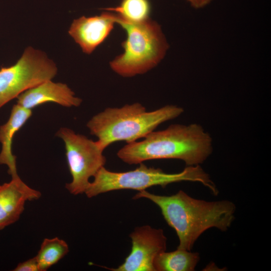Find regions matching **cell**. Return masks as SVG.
<instances>
[{
	"label": "cell",
	"instance_id": "1",
	"mask_svg": "<svg viewBox=\"0 0 271 271\" xmlns=\"http://www.w3.org/2000/svg\"><path fill=\"white\" fill-rule=\"evenodd\" d=\"M142 198L150 200L160 208L164 219L177 233L178 249L191 251L204 231L212 227L225 231L235 218L236 207L231 201L199 200L182 190L171 196H163L145 190L133 197L134 199Z\"/></svg>",
	"mask_w": 271,
	"mask_h": 271
},
{
	"label": "cell",
	"instance_id": "2",
	"mask_svg": "<svg viewBox=\"0 0 271 271\" xmlns=\"http://www.w3.org/2000/svg\"><path fill=\"white\" fill-rule=\"evenodd\" d=\"M212 151V139L201 125L175 124L164 130H154L143 140L127 143L117 152V156L128 165L174 159L190 166L203 163Z\"/></svg>",
	"mask_w": 271,
	"mask_h": 271
},
{
	"label": "cell",
	"instance_id": "3",
	"mask_svg": "<svg viewBox=\"0 0 271 271\" xmlns=\"http://www.w3.org/2000/svg\"><path fill=\"white\" fill-rule=\"evenodd\" d=\"M183 111L182 107L174 105L148 111L142 104L135 102L120 107H107L92 116L86 126L104 150L114 142L129 143L143 139L159 125L177 117Z\"/></svg>",
	"mask_w": 271,
	"mask_h": 271
},
{
	"label": "cell",
	"instance_id": "4",
	"mask_svg": "<svg viewBox=\"0 0 271 271\" xmlns=\"http://www.w3.org/2000/svg\"><path fill=\"white\" fill-rule=\"evenodd\" d=\"M111 13L115 23L120 25L126 34L121 43L123 52L110 62L111 69L120 76L130 77L156 67L169 48L160 25L151 18L138 23L126 21Z\"/></svg>",
	"mask_w": 271,
	"mask_h": 271
},
{
	"label": "cell",
	"instance_id": "5",
	"mask_svg": "<svg viewBox=\"0 0 271 271\" xmlns=\"http://www.w3.org/2000/svg\"><path fill=\"white\" fill-rule=\"evenodd\" d=\"M84 193L88 198L110 191L129 189L141 191L151 187L168 185L181 181L197 182L209 188L214 195L218 190L199 165L190 166L177 173H167L160 168L149 167L143 163L133 170L122 172L110 171L104 166L94 176Z\"/></svg>",
	"mask_w": 271,
	"mask_h": 271
},
{
	"label": "cell",
	"instance_id": "6",
	"mask_svg": "<svg viewBox=\"0 0 271 271\" xmlns=\"http://www.w3.org/2000/svg\"><path fill=\"white\" fill-rule=\"evenodd\" d=\"M55 63L43 52L27 47L13 65L0 69V108L27 90L57 74Z\"/></svg>",
	"mask_w": 271,
	"mask_h": 271
},
{
	"label": "cell",
	"instance_id": "7",
	"mask_svg": "<svg viewBox=\"0 0 271 271\" xmlns=\"http://www.w3.org/2000/svg\"><path fill=\"white\" fill-rule=\"evenodd\" d=\"M56 135L64 142L66 158L72 178L65 188L74 195L84 193L90 182V178L105 164L104 150L97 141L76 133L69 128L61 127Z\"/></svg>",
	"mask_w": 271,
	"mask_h": 271
},
{
	"label": "cell",
	"instance_id": "8",
	"mask_svg": "<svg viewBox=\"0 0 271 271\" xmlns=\"http://www.w3.org/2000/svg\"><path fill=\"white\" fill-rule=\"evenodd\" d=\"M131 251L123 263L117 267H103L112 271H156L157 256L166 250L167 238L161 228L149 225L136 228L130 234Z\"/></svg>",
	"mask_w": 271,
	"mask_h": 271
},
{
	"label": "cell",
	"instance_id": "9",
	"mask_svg": "<svg viewBox=\"0 0 271 271\" xmlns=\"http://www.w3.org/2000/svg\"><path fill=\"white\" fill-rule=\"evenodd\" d=\"M114 24L111 12L93 17L82 16L73 20L68 33L84 53L90 54L107 38Z\"/></svg>",
	"mask_w": 271,
	"mask_h": 271
},
{
	"label": "cell",
	"instance_id": "10",
	"mask_svg": "<svg viewBox=\"0 0 271 271\" xmlns=\"http://www.w3.org/2000/svg\"><path fill=\"white\" fill-rule=\"evenodd\" d=\"M41 196L39 191L25 184L19 176L0 185V230L15 223L20 218L28 201Z\"/></svg>",
	"mask_w": 271,
	"mask_h": 271
},
{
	"label": "cell",
	"instance_id": "11",
	"mask_svg": "<svg viewBox=\"0 0 271 271\" xmlns=\"http://www.w3.org/2000/svg\"><path fill=\"white\" fill-rule=\"evenodd\" d=\"M17 104L31 109L48 102H53L66 107L79 106L82 99L75 96L67 84L46 81L27 90L17 97Z\"/></svg>",
	"mask_w": 271,
	"mask_h": 271
},
{
	"label": "cell",
	"instance_id": "12",
	"mask_svg": "<svg viewBox=\"0 0 271 271\" xmlns=\"http://www.w3.org/2000/svg\"><path fill=\"white\" fill-rule=\"evenodd\" d=\"M31 109L25 108L16 104L11 110L7 122L0 126V165L8 167V173L12 178L18 177L16 167V157L12 153V141L15 133L23 127L32 116Z\"/></svg>",
	"mask_w": 271,
	"mask_h": 271
},
{
	"label": "cell",
	"instance_id": "13",
	"mask_svg": "<svg viewBox=\"0 0 271 271\" xmlns=\"http://www.w3.org/2000/svg\"><path fill=\"white\" fill-rule=\"evenodd\" d=\"M200 260L198 252L177 248L160 253L154 262L156 271H193Z\"/></svg>",
	"mask_w": 271,
	"mask_h": 271
},
{
	"label": "cell",
	"instance_id": "14",
	"mask_svg": "<svg viewBox=\"0 0 271 271\" xmlns=\"http://www.w3.org/2000/svg\"><path fill=\"white\" fill-rule=\"evenodd\" d=\"M69 251L67 242L58 237L45 238L36 256L39 271H46L56 264Z\"/></svg>",
	"mask_w": 271,
	"mask_h": 271
},
{
	"label": "cell",
	"instance_id": "15",
	"mask_svg": "<svg viewBox=\"0 0 271 271\" xmlns=\"http://www.w3.org/2000/svg\"><path fill=\"white\" fill-rule=\"evenodd\" d=\"M106 10L124 20L138 23L150 18L151 7L149 0H122L117 7Z\"/></svg>",
	"mask_w": 271,
	"mask_h": 271
},
{
	"label": "cell",
	"instance_id": "16",
	"mask_svg": "<svg viewBox=\"0 0 271 271\" xmlns=\"http://www.w3.org/2000/svg\"><path fill=\"white\" fill-rule=\"evenodd\" d=\"M13 270L39 271L38 263L36 256L19 263Z\"/></svg>",
	"mask_w": 271,
	"mask_h": 271
},
{
	"label": "cell",
	"instance_id": "17",
	"mask_svg": "<svg viewBox=\"0 0 271 271\" xmlns=\"http://www.w3.org/2000/svg\"><path fill=\"white\" fill-rule=\"evenodd\" d=\"M191 6L196 9H200L208 5L213 0H186Z\"/></svg>",
	"mask_w": 271,
	"mask_h": 271
}]
</instances>
